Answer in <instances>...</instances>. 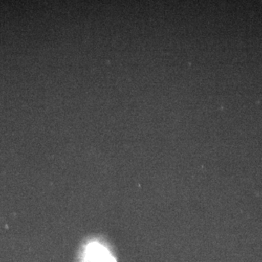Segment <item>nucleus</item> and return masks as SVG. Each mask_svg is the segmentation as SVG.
<instances>
[{
	"label": "nucleus",
	"instance_id": "obj_1",
	"mask_svg": "<svg viewBox=\"0 0 262 262\" xmlns=\"http://www.w3.org/2000/svg\"><path fill=\"white\" fill-rule=\"evenodd\" d=\"M85 262H116L106 248L97 243L88 246L85 251Z\"/></svg>",
	"mask_w": 262,
	"mask_h": 262
}]
</instances>
